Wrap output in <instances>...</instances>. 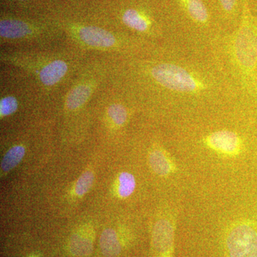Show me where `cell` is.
<instances>
[{"mask_svg": "<svg viewBox=\"0 0 257 257\" xmlns=\"http://www.w3.org/2000/svg\"><path fill=\"white\" fill-rule=\"evenodd\" d=\"M0 60L32 77L42 95L46 96L72 82L87 62L85 52L76 48L2 50Z\"/></svg>", "mask_w": 257, "mask_h": 257, "instance_id": "6da1fadb", "label": "cell"}, {"mask_svg": "<svg viewBox=\"0 0 257 257\" xmlns=\"http://www.w3.org/2000/svg\"><path fill=\"white\" fill-rule=\"evenodd\" d=\"M74 48L83 52L123 55L135 50L136 43L130 37L92 25H70L65 29Z\"/></svg>", "mask_w": 257, "mask_h": 257, "instance_id": "7a4b0ae2", "label": "cell"}, {"mask_svg": "<svg viewBox=\"0 0 257 257\" xmlns=\"http://www.w3.org/2000/svg\"><path fill=\"white\" fill-rule=\"evenodd\" d=\"M55 28L46 25L33 23L17 18H3L0 20V42L1 45L23 46L37 45L38 48L57 40Z\"/></svg>", "mask_w": 257, "mask_h": 257, "instance_id": "3957f363", "label": "cell"}, {"mask_svg": "<svg viewBox=\"0 0 257 257\" xmlns=\"http://www.w3.org/2000/svg\"><path fill=\"white\" fill-rule=\"evenodd\" d=\"M148 77L157 85L179 93H192L202 89V83L187 69L168 62L149 66Z\"/></svg>", "mask_w": 257, "mask_h": 257, "instance_id": "277c9868", "label": "cell"}, {"mask_svg": "<svg viewBox=\"0 0 257 257\" xmlns=\"http://www.w3.org/2000/svg\"><path fill=\"white\" fill-rule=\"evenodd\" d=\"M238 37V55L240 62L248 72L257 64V24L249 12L246 2Z\"/></svg>", "mask_w": 257, "mask_h": 257, "instance_id": "5b68a950", "label": "cell"}, {"mask_svg": "<svg viewBox=\"0 0 257 257\" xmlns=\"http://www.w3.org/2000/svg\"><path fill=\"white\" fill-rule=\"evenodd\" d=\"M226 249L229 257H257V227L250 223L235 225L228 233Z\"/></svg>", "mask_w": 257, "mask_h": 257, "instance_id": "8992f818", "label": "cell"}, {"mask_svg": "<svg viewBox=\"0 0 257 257\" xmlns=\"http://www.w3.org/2000/svg\"><path fill=\"white\" fill-rule=\"evenodd\" d=\"M124 27L139 35L150 36L155 34L157 23L151 12L144 7H128L121 14Z\"/></svg>", "mask_w": 257, "mask_h": 257, "instance_id": "52a82bcc", "label": "cell"}, {"mask_svg": "<svg viewBox=\"0 0 257 257\" xmlns=\"http://www.w3.org/2000/svg\"><path fill=\"white\" fill-rule=\"evenodd\" d=\"M175 229L168 219L157 221L152 231V242L160 256L173 257Z\"/></svg>", "mask_w": 257, "mask_h": 257, "instance_id": "ba28073f", "label": "cell"}, {"mask_svg": "<svg viewBox=\"0 0 257 257\" xmlns=\"http://www.w3.org/2000/svg\"><path fill=\"white\" fill-rule=\"evenodd\" d=\"M208 146L222 155H236L241 152L242 142L237 134L220 130L210 134L206 139Z\"/></svg>", "mask_w": 257, "mask_h": 257, "instance_id": "9c48e42d", "label": "cell"}, {"mask_svg": "<svg viewBox=\"0 0 257 257\" xmlns=\"http://www.w3.org/2000/svg\"><path fill=\"white\" fill-rule=\"evenodd\" d=\"M246 0H209L214 18L225 23H234L244 10Z\"/></svg>", "mask_w": 257, "mask_h": 257, "instance_id": "30bf717a", "label": "cell"}, {"mask_svg": "<svg viewBox=\"0 0 257 257\" xmlns=\"http://www.w3.org/2000/svg\"><path fill=\"white\" fill-rule=\"evenodd\" d=\"M149 162L152 170L162 177L169 175L175 170L173 162L170 157L161 149H155L150 152Z\"/></svg>", "mask_w": 257, "mask_h": 257, "instance_id": "8fae6325", "label": "cell"}, {"mask_svg": "<svg viewBox=\"0 0 257 257\" xmlns=\"http://www.w3.org/2000/svg\"><path fill=\"white\" fill-rule=\"evenodd\" d=\"M101 252L106 257H116L121 251V244L116 231L113 229H106L101 233L100 236Z\"/></svg>", "mask_w": 257, "mask_h": 257, "instance_id": "7c38bea8", "label": "cell"}, {"mask_svg": "<svg viewBox=\"0 0 257 257\" xmlns=\"http://www.w3.org/2000/svg\"><path fill=\"white\" fill-rule=\"evenodd\" d=\"M69 249L72 254L76 256H89L93 251L92 239L82 234L72 235L69 241Z\"/></svg>", "mask_w": 257, "mask_h": 257, "instance_id": "4fadbf2b", "label": "cell"}, {"mask_svg": "<svg viewBox=\"0 0 257 257\" xmlns=\"http://www.w3.org/2000/svg\"><path fill=\"white\" fill-rule=\"evenodd\" d=\"M106 112L108 118L115 126H122L127 121L128 109L121 101H111L106 107Z\"/></svg>", "mask_w": 257, "mask_h": 257, "instance_id": "5bb4252c", "label": "cell"}, {"mask_svg": "<svg viewBox=\"0 0 257 257\" xmlns=\"http://www.w3.org/2000/svg\"><path fill=\"white\" fill-rule=\"evenodd\" d=\"M25 147L23 145H15L12 147L5 154L1 163L2 172H10L20 163L25 157Z\"/></svg>", "mask_w": 257, "mask_h": 257, "instance_id": "9a60e30c", "label": "cell"}, {"mask_svg": "<svg viewBox=\"0 0 257 257\" xmlns=\"http://www.w3.org/2000/svg\"><path fill=\"white\" fill-rule=\"evenodd\" d=\"M136 187V180L135 177L128 172H122L119 177V187L118 193L120 197H130Z\"/></svg>", "mask_w": 257, "mask_h": 257, "instance_id": "2e32d148", "label": "cell"}, {"mask_svg": "<svg viewBox=\"0 0 257 257\" xmlns=\"http://www.w3.org/2000/svg\"><path fill=\"white\" fill-rule=\"evenodd\" d=\"M94 177L92 172H84L79 177L75 185V192L79 197L84 195L92 187Z\"/></svg>", "mask_w": 257, "mask_h": 257, "instance_id": "e0dca14e", "label": "cell"}, {"mask_svg": "<svg viewBox=\"0 0 257 257\" xmlns=\"http://www.w3.org/2000/svg\"><path fill=\"white\" fill-rule=\"evenodd\" d=\"M19 1H27V0H19Z\"/></svg>", "mask_w": 257, "mask_h": 257, "instance_id": "ac0fdd59", "label": "cell"}, {"mask_svg": "<svg viewBox=\"0 0 257 257\" xmlns=\"http://www.w3.org/2000/svg\"><path fill=\"white\" fill-rule=\"evenodd\" d=\"M207 3H209V0H207Z\"/></svg>", "mask_w": 257, "mask_h": 257, "instance_id": "d6986e66", "label": "cell"}]
</instances>
